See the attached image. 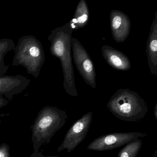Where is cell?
Returning <instances> with one entry per match:
<instances>
[{
	"label": "cell",
	"instance_id": "obj_1",
	"mask_svg": "<svg viewBox=\"0 0 157 157\" xmlns=\"http://www.w3.org/2000/svg\"><path fill=\"white\" fill-rule=\"evenodd\" d=\"M72 32L67 23L52 30L48 39L50 42V53L60 60L64 77V89L68 94L76 97L78 93L75 86L71 56Z\"/></svg>",
	"mask_w": 157,
	"mask_h": 157
},
{
	"label": "cell",
	"instance_id": "obj_2",
	"mask_svg": "<svg viewBox=\"0 0 157 157\" xmlns=\"http://www.w3.org/2000/svg\"><path fill=\"white\" fill-rule=\"evenodd\" d=\"M67 115L65 111L54 106L47 105L37 114L31 126L33 153H37L40 147L51 141L54 135L66 123Z\"/></svg>",
	"mask_w": 157,
	"mask_h": 157
},
{
	"label": "cell",
	"instance_id": "obj_3",
	"mask_svg": "<svg viewBox=\"0 0 157 157\" xmlns=\"http://www.w3.org/2000/svg\"><path fill=\"white\" fill-rule=\"evenodd\" d=\"M109 111L120 120L138 122L146 116V102L136 92L129 89L117 90L106 105Z\"/></svg>",
	"mask_w": 157,
	"mask_h": 157
},
{
	"label": "cell",
	"instance_id": "obj_4",
	"mask_svg": "<svg viewBox=\"0 0 157 157\" xmlns=\"http://www.w3.org/2000/svg\"><path fill=\"white\" fill-rule=\"evenodd\" d=\"M14 50L12 66H22L27 74L38 78L45 61L42 43L34 36H24L19 38Z\"/></svg>",
	"mask_w": 157,
	"mask_h": 157
},
{
	"label": "cell",
	"instance_id": "obj_5",
	"mask_svg": "<svg viewBox=\"0 0 157 157\" xmlns=\"http://www.w3.org/2000/svg\"><path fill=\"white\" fill-rule=\"evenodd\" d=\"M72 57L79 73L88 85L96 88V72L94 64L89 54L79 41L75 37L71 40Z\"/></svg>",
	"mask_w": 157,
	"mask_h": 157
},
{
	"label": "cell",
	"instance_id": "obj_6",
	"mask_svg": "<svg viewBox=\"0 0 157 157\" xmlns=\"http://www.w3.org/2000/svg\"><path fill=\"white\" fill-rule=\"evenodd\" d=\"M147 135L146 133L137 132L106 134L94 139L89 144L87 149L95 151L114 149L144 137Z\"/></svg>",
	"mask_w": 157,
	"mask_h": 157
},
{
	"label": "cell",
	"instance_id": "obj_7",
	"mask_svg": "<svg viewBox=\"0 0 157 157\" xmlns=\"http://www.w3.org/2000/svg\"><path fill=\"white\" fill-rule=\"evenodd\" d=\"M92 118V113L90 112L77 120L67 132L63 142L58 148L57 151L59 152L67 150V152H70L74 150L86 137Z\"/></svg>",
	"mask_w": 157,
	"mask_h": 157
},
{
	"label": "cell",
	"instance_id": "obj_8",
	"mask_svg": "<svg viewBox=\"0 0 157 157\" xmlns=\"http://www.w3.org/2000/svg\"><path fill=\"white\" fill-rule=\"evenodd\" d=\"M31 80L21 75L0 77V98L12 101L14 95L23 92L30 85Z\"/></svg>",
	"mask_w": 157,
	"mask_h": 157
},
{
	"label": "cell",
	"instance_id": "obj_9",
	"mask_svg": "<svg viewBox=\"0 0 157 157\" xmlns=\"http://www.w3.org/2000/svg\"><path fill=\"white\" fill-rule=\"evenodd\" d=\"M110 25L113 38L117 43H123L129 35L131 22L128 16L121 11L113 10L110 13Z\"/></svg>",
	"mask_w": 157,
	"mask_h": 157
},
{
	"label": "cell",
	"instance_id": "obj_10",
	"mask_svg": "<svg viewBox=\"0 0 157 157\" xmlns=\"http://www.w3.org/2000/svg\"><path fill=\"white\" fill-rule=\"evenodd\" d=\"M102 55L108 65L119 71H128L131 68V64L128 58L121 51L108 45L101 48Z\"/></svg>",
	"mask_w": 157,
	"mask_h": 157
},
{
	"label": "cell",
	"instance_id": "obj_11",
	"mask_svg": "<svg viewBox=\"0 0 157 157\" xmlns=\"http://www.w3.org/2000/svg\"><path fill=\"white\" fill-rule=\"evenodd\" d=\"M148 64L151 73L157 76V11L151 26L146 47Z\"/></svg>",
	"mask_w": 157,
	"mask_h": 157
},
{
	"label": "cell",
	"instance_id": "obj_12",
	"mask_svg": "<svg viewBox=\"0 0 157 157\" xmlns=\"http://www.w3.org/2000/svg\"><path fill=\"white\" fill-rule=\"evenodd\" d=\"M89 20L90 12L87 2L85 0H81L73 17L68 23L73 31L85 27L89 23Z\"/></svg>",
	"mask_w": 157,
	"mask_h": 157
},
{
	"label": "cell",
	"instance_id": "obj_13",
	"mask_svg": "<svg viewBox=\"0 0 157 157\" xmlns=\"http://www.w3.org/2000/svg\"><path fill=\"white\" fill-rule=\"evenodd\" d=\"M15 47V44L12 39H0V77L5 75L9 68V66L4 62L5 56L10 51L14 50Z\"/></svg>",
	"mask_w": 157,
	"mask_h": 157
},
{
	"label": "cell",
	"instance_id": "obj_14",
	"mask_svg": "<svg viewBox=\"0 0 157 157\" xmlns=\"http://www.w3.org/2000/svg\"><path fill=\"white\" fill-rule=\"evenodd\" d=\"M142 145L140 139L127 144L119 151L117 157H136Z\"/></svg>",
	"mask_w": 157,
	"mask_h": 157
},
{
	"label": "cell",
	"instance_id": "obj_15",
	"mask_svg": "<svg viewBox=\"0 0 157 157\" xmlns=\"http://www.w3.org/2000/svg\"><path fill=\"white\" fill-rule=\"evenodd\" d=\"M0 157H11L10 147L7 143L0 144Z\"/></svg>",
	"mask_w": 157,
	"mask_h": 157
},
{
	"label": "cell",
	"instance_id": "obj_16",
	"mask_svg": "<svg viewBox=\"0 0 157 157\" xmlns=\"http://www.w3.org/2000/svg\"><path fill=\"white\" fill-rule=\"evenodd\" d=\"M9 102L10 101L7 100L4 97H1L0 98V108L6 106L9 104Z\"/></svg>",
	"mask_w": 157,
	"mask_h": 157
},
{
	"label": "cell",
	"instance_id": "obj_17",
	"mask_svg": "<svg viewBox=\"0 0 157 157\" xmlns=\"http://www.w3.org/2000/svg\"><path fill=\"white\" fill-rule=\"evenodd\" d=\"M31 157H46V156H44L40 152H38L37 153H33L31 155Z\"/></svg>",
	"mask_w": 157,
	"mask_h": 157
},
{
	"label": "cell",
	"instance_id": "obj_18",
	"mask_svg": "<svg viewBox=\"0 0 157 157\" xmlns=\"http://www.w3.org/2000/svg\"><path fill=\"white\" fill-rule=\"evenodd\" d=\"M157 104L156 103V105H155V108H154V113H155V118L157 119Z\"/></svg>",
	"mask_w": 157,
	"mask_h": 157
},
{
	"label": "cell",
	"instance_id": "obj_19",
	"mask_svg": "<svg viewBox=\"0 0 157 157\" xmlns=\"http://www.w3.org/2000/svg\"><path fill=\"white\" fill-rule=\"evenodd\" d=\"M156 152H157V151H156V152H155V154H154V155H153V156L152 157H157V153H156Z\"/></svg>",
	"mask_w": 157,
	"mask_h": 157
},
{
	"label": "cell",
	"instance_id": "obj_20",
	"mask_svg": "<svg viewBox=\"0 0 157 157\" xmlns=\"http://www.w3.org/2000/svg\"><path fill=\"white\" fill-rule=\"evenodd\" d=\"M46 157H58V156H47Z\"/></svg>",
	"mask_w": 157,
	"mask_h": 157
},
{
	"label": "cell",
	"instance_id": "obj_21",
	"mask_svg": "<svg viewBox=\"0 0 157 157\" xmlns=\"http://www.w3.org/2000/svg\"><path fill=\"white\" fill-rule=\"evenodd\" d=\"M1 116V115L0 114V116ZM1 123H2V121H1V118H0V125H1Z\"/></svg>",
	"mask_w": 157,
	"mask_h": 157
},
{
	"label": "cell",
	"instance_id": "obj_22",
	"mask_svg": "<svg viewBox=\"0 0 157 157\" xmlns=\"http://www.w3.org/2000/svg\"><path fill=\"white\" fill-rule=\"evenodd\" d=\"M0 144H1V142H0Z\"/></svg>",
	"mask_w": 157,
	"mask_h": 157
}]
</instances>
